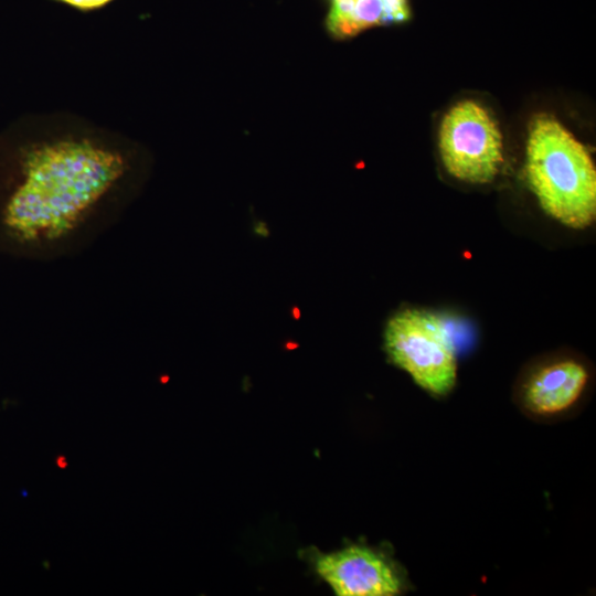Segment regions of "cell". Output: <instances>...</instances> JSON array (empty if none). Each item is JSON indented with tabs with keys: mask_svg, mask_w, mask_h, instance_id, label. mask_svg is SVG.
Returning <instances> with one entry per match:
<instances>
[{
	"mask_svg": "<svg viewBox=\"0 0 596 596\" xmlns=\"http://www.w3.org/2000/svg\"><path fill=\"white\" fill-rule=\"evenodd\" d=\"M150 168L137 141L76 116L49 114L19 151L1 226L31 256L77 254L139 196Z\"/></svg>",
	"mask_w": 596,
	"mask_h": 596,
	"instance_id": "cell-1",
	"label": "cell"
},
{
	"mask_svg": "<svg viewBox=\"0 0 596 596\" xmlns=\"http://www.w3.org/2000/svg\"><path fill=\"white\" fill-rule=\"evenodd\" d=\"M525 173L541 207L573 228L596 216V170L586 147L554 117L533 118L526 141Z\"/></svg>",
	"mask_w": 596,
	"mask_h": 596,
	"instance_id": "cell-2",
	"label": "cell"
},
{
	"mask_svg": "<svg viewBox=\"0 0 596 596\" xmlns=\"http://www.w3.org/2000/svg\"><path fill=\"white\" fill-rule=\"evenodd\" d=\"M390 360L406 371L422 389L445 395L457 379L456 349L444 320L422 309H404L385 328Z\"/></svg>",
	"mask_w": 596,
	"mask_h": 596,
	"instance_id": "cell-3",
	"label": "cell"
},
{
	"mask_svg": "<svg viewBox=\"0 0 596 596\" xmlns=\"http://www.w3.org/2000/svg\"><path fill=\"white\" fill-rule=\"evenodd\" d=\"M502 149L500 128L479 103L462 100L445 114L439 151L453 177L471 183L490 182L503 161Z\"/></svg>",
	"mask_w": 596,
	"mask_h": 596,
	"instance_id": "cell-4",
	"label": "cell"
},
{
	"mask_svg": "<svg viewBox=\"0 0 596 596\" xmlns=\"http://www.w3.org/2000/svg\"><path fill=\"white\" fill-rule=\"evenodd\" d=\"M316 568L339 596H393L402 588L392 566L364 546L321 555Z\"/></svg>",
	"mask_w": 596,
	"mask_h": 596,
	"instance_id": "cell-5",
	"label": "cell"
},
{
	"mask_svg": "<svg viewBox=\"0 0 596 596\" xmlns=\"http://www.w3.org/2000/svg\"><path fill=\"white\" fill-rule=\"evenodd\" d=\"M589 372L579 361L560 359L535 369L525 380L521 403L538 417H556L572 409L582 398Z\"/></svg>",
	"mask_w": 596,
	"mask_h": 596,
	"instance_id": "cell-6",
	"label": "cell"
},
{
	"mask_svg": "<svg viewBox=\"0 0 596 596\" xmlns=\"http://www.w3.org/2000/svg\"><path fill=\"white\" fill-rule=\"evenodd\" d=\"M381 24L403 23L409 20L408 0H381Z\"/></svg>",
	"mask_w": 596,
	"mask_h": 596,
	"instance_id": "cell-7",
	"label": "cell"
},
{
	"mask_svg": "<svg viewBox=\"0 0 596 596\" xmlns=\"http://www.w3.org/2000/svg\"><path fill=\"white\" fill-rule=\"evenodd\" d=\"M79 11H93L100 9L114 0H54Z\"/></svg>",
	"mask_w": 596,
	"mask_h": 596,
	"instance_id": "cell-8",
	"label": "cell"
},
{
	"mask_svg": "<svg viewBox=\"0 0 596 596\" xmlns=\"http://www.w3.org/2000/svg\"><path fill=\"white\" fill-rule=\"evenodd\" d=\"M55 464L58 468L61 469H65L67 466H68V462L66 460V457L63 456V455H58L56 458H55Z\"/></svg>",
	"mask_w": 596,
	"mask_h": 596,
	"instance_id": "cell-9",
	"label": "cell"
},
{
	"mask_svg": "<svg viewBox=\"0 0 596 596\" xmlns=\"http://www.w3.org/2000/svg\"><path fill=\"white\" fill-rule=\"evenodd\" d=\"M331 1H336V0H331Z\"/></svg>",
	"mask_w": 596,
	"mask_h": 596,
	"instance_id": "cell-10",
	"label": "cell"
}]
</instances>
